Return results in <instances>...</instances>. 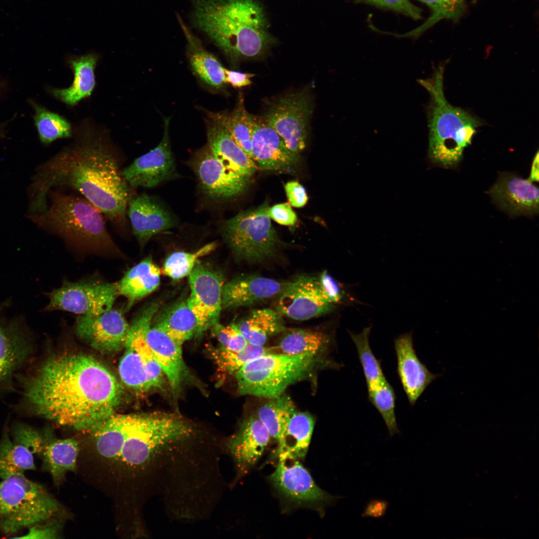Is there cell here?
I'll use <instances>...</instances> for the list:
<instances>
[{"label": "cell", "instance_id": "4", "mask_svg": "<svg viewBox=\"0 0 539 539\" xmlns=\"http://www.w3.org/2000/svg\"><path fill=\"white\" fill-rule=\"evenodd\" d=\"M92 432L99 455L133 467L148 461L166 444L189 437L193 429L176 413H114Z\"/></svg>", "mask_w": 539, "mask_h": 539}, {"label": "cell", "instance_id": "46", "mask_svg": "<svg viewBox=\"0 0 539 539\" xmlns=\"http://www.w3.org/2000/svg\"><path fill=\"white\" fill-rule=\"evenodd\" d=\"M318 278L326 299L334 305L339 303L344 298V292L338 283L326 271H323Z\"/></svg>", "mask_w": 539, "mask_h": 539}, {"label": "cell", "instance_id": "15", "mask_svg": "<svg viewBox=\"0 0 539 539\" xmlns=\"http://www.w3.org/2000/svg\"><path fill=\"white\" fill-rule=\"evenodd\" d=\"M169 118L164 119V134L159 144L123 168L122 175L132 188H153L178 176L169 135Z\"/></svg>", "mask_w": 539, "mask_h": 539}, {"label": "cell", "instance_id": "38", "mask_svg": "<svg viewBox=\"0 0 539 539\" xmlns=\"http://www.w3.org/2000/svg\"><path fill=\"white\" fill-rule=\"evenodd\" d=\"M271 353H277L275 347H267L248 343L245 348L238 351H231L220 346L214 349L211 355L221 371L234 375L251 361Z\"/></svg>", "mask_w": 539, "mask_h": 539}, {"label": "cell", "instance_id": "43", "mask_svg": "<svg viewBox=\"0 0 539 539\" xmlns=\"http://www.w3.org/2000/svg\"><path fill=\"white\" fill-rule=\"evenodd\" d=\"M431 10V15L419 27L404 34V36L419 35L442 19L458 20L463 14L466 0H418Z\"/></svg>", "mask_w": 539, "mask_h": 539}, {"label": "cell", "instance_id": "51", "mask_svg": "<svg viewBox=\"0 0 539 539\" xmlns=\"http://www.w3.org/2000/svg\"><path fill=\"white\" fill-rule=\"evenodd\" d=\"M226 83L230 84L235 88H241L249 86L252 83L251 78L255 75L250 73H242L224 68Z\"/></svg>", "mask_w": 539, "mask_h": 539}, {"label": "cell", "instance_id": "1", "mask_svg": "<svg viewBox=\"0 0 539 539\" xmlns=\"http://www.w3.org/2000/svg\"><path fill=\"white\" fill-rule=\"evenodd\" d=\"M16 376L22 415L93 431L114 413L122 389L114 375L96 359L79 354L50 356L30 362Z\"/></svg>", "mask_w": 539, "mask_h": 539}, {"label": "cell", "instance_id": "24", "mask_svg": "<svg viewBox=\"0 0 539 539\" xmlns=\"http://www.w3.org/2000/svg\"><path fill=\"white\" fill-rule=\"evenodd\" d=\"M397 373L410 404L414 405L426 388L439 376L430 372L414 349L412 333L402 334L394 340Z\"/></svg>", "mask_w": 539, "mask_h": 539}, {"label": "cell", "instance_id": "2", "mask_svg": "<svg viewBox=\"0 0 539 539\" xmlns=\"http://www.w3.org/2000/svg\"><path fill=\"white\" fill-rule=\"evenodd\" d=\"M73 136L72 143L38 168L34 183L35 206H46V196L52 187L69 188L127 236V205L135 189L122 175L123 155L104 131L83 127Z\"/></svg>", "mask_w": 539, "mask_h": 539}, {"label": "cell", "instance_id": "29", "mask_svg": "<svg viewBox=\"0 0 539 539\" xmlns=\"http://www.w3.org/2000/svg\"><path fill=\"white\" fill-rule=\"evenodd\" d=\"M152 324L181 345L200 336L197 318L187 300H179L160 311L158 309L152 318Z\"/></svg>", "mask_w": 539, "mask_h": 539}, {"label": "cell", "instance_id": "11", "mask_svg": "<svg viewBox=\"0 0 539 539\" xmlns=\"http://www.w3.org/2000/svg\"><path fill=\"white\" fill-rule=\"evenodd\" d=\"M49 299L43 312L63 310L80 315H92L112 308L119 295L118 282L97 278L77 281L64 280L61 286L44 292Z\"/></svg>", "mask_w": 539, "mask_h": 539}, {"label": "cell", "instance_id": "3", "mask_svg": "<svg viewBox=\"0 0 539 539\" xmlns=\"http://www.w3.org/2000/svg\"><path fill=\"white\" fill-rule=\"evenodd\" d=\"M194 27L232 61L259 57L275 43L262 6L256 0H189Z\"/></svg>", "mask_w": 539, "mask_h": 539}, {"label": "cell", "instance_id": "16", "mask_svg": "<svg viewBox=\"0 0 539 539\" xmlns=\"http://www.w3.org/2000/svg\"><path fill=\"white\" fill-rule=\"evenodd\" d=\"M124 309L111 308L92 315H79L74 330L77 336L98 351L110 353L124 347L129 323Z\"/></svg>", "mask_w": 539, "mask_h": 539}, {"label": "cell", "instance_id": "31", "mask_svg": "<svg viewBox=\"0 0 539 539\" xmlns=\"http://www.w3.org/2000/svg\"><path fill=\"white\" fill-rule=\"evenodd\" d=\"M177 18L187 40L188 55L193 70L207 84L218 88L223 86L226 83L224 67L203 46L179 15Z\"/></svg>", "mask_w": 539, "mask_h": 539}, {"label": "cell", "instance_id": "36", "mask_svg": "<svg viewBox=\"0 0 539 539\" xmlns=\"http://www.w3.org/2000/svg\"><path fill=\"white\" fill-rule=\"evenodd\" d=\"M270 399L259 408L257 416L270 436L279 444L290 417L296 411L294 403L287 395L282 394Z\"/></svg>", "mask_w": 539, "mask_h": 539}, {"label": "cell", "instance_id": "47", "mask_svg": "<svg viewBox=\"0 0 539 539\" xmlns=\"http://www.w3.org/2000/svg\"><path fill=\"white\" fill-rule=\"evenodd\" d=\"M268 214L270 219L284 226L294 225L297 221V216L288 203L278 204L270 207Z\"/></svg>", "mask_w": 539, "mask_h": 539}, {"label": "cell", "instance_id": "22", "mask_svg": "<svg viewBox=\"0 0 539 539\" xmlns=\"http://www.w3.org/2000/svg\"><path fill=\"white\" fill-rule=\"evenodd\" d=\"M146 339L176 397L185 383L193 381L183 358L182 345L152 322L147 328Z\"/></svg>", "mask_w": 539, "mask_h": 539}, {"label": "cell", "instance_id": "8", "mask_svg": "<svg viewBox=\"0 0 539 539\" xmlns=\"http://www.w3.org/2000/svg\"><path fill=\"white\" fill-rule=\"evenodd\" d=\"M317 359V354L310 353H271L260 356L234 374L238 391L245 395L277 397L290 385L309 375Z\"/></svg>", "mask_w": 539, "mask_h": 539}, {"label": "cell", "instance_id": "44", "mask_svg": "<svg viewBox=\"0 0 539 539\" xmlns=\"http://www.w3.org/2000/svg\"><path fill=\"white\" fill-rule=\"evenodd\" d=\"M212 328L214 334L220 343V347L225 349L238 351L245 348L249 343L236 323L223 325L219 322Z\"/></svg>", "mask_w": 539, "mask_h": 539}, {"label": "cell", "instance_id": "21", "mask_svg": "<svg viewBox=\"0 0 539 539\" xmlns=\"http://www.w3.org/2000/svg\"><path fill=\"white\" fill-rule=\"evenodd\" d=\"M493 201L511 216H532L539 213V189L514 173L500 174L488 191Z\"/></svg>", "mask_w": 539, "mask_h": 539}, {"label": "cell", "instance_id": "52", "mask_svg": "<svg viewBox=\"0 0 539 539\" xmlns=\"http://www.w3.org/2000/svg\"><path fill=\"white\" fill-rule=\"evenodd\" d=\"M539 156L538 151L533 159L530 177L528 178L532 182L539 181Z\"/></svg>", "mask_w": 539, "mask_h": 539}, {"label": "cell", "instance_id": "28", "mask_svg": "<svg viewBox=\"0 0 539 539\" xmlns=\"http://www.w3.org/2000/svg\"><path fill=\"white\" fill-rule=\"evenodd\" d=\"M160 273L159 267L150 257H147L124 273L118 285L119 295L127 300L125 312L159 287Z\"/></svg>", "mask_w": 539, "mask_h": 539}, {"label": "cell", "instance_id": "13", "mask_svg": "<svg viewBox=\"0 0 539 539\" xmlns=\"http://www.w3.org/2000/svg\"><path fill=\"white\" fill-rule=\"evenodd\" d=\"M187 164L195 173L200 190L218 202L236 198L249 188L252 178L238 174L223 165L208 145L196 151Z\"/></svg>", "mask_w": 539, "mask_h": 539}, {"label": "cell", "instance_id": "32", "mask_svg": "<svg viewBox=\"0 0 539 539\" xmlns=\"http://www.w3.org/2000/svg\"><path fill=\"white\" fill-rule=\"evenodd\" d=\"M314 426V420L310 415L296 411L288 422L275 455L279 459H303L308 450Z\"/></svg>", "mask_w": 539, "mask_h": 539}, {"label": "cell", "instance_id": "35", "mask_svg": "<svg viewBox=\"0 0 539 539\" xmlns=\"http://www.w3.org/2000/svg\"><path fill=\"white\" fill-rule=\"evenodd\" d=\"M284 331L278 345L275 346L277 353L317 354L324 350L331 341L330 335L321 331L303 329H290Z\"/></svg>", "mask_w": 539, "mask_h": 539}, {"label": "cell", "instance_id": "40", "mask_svg": "<svg viewBox=\"0 0 539 539\" xmlns=\"http://www.w3.org/2000/svg\"><path fill=\"white\" fill-rule=\"evenodd\" d=\"M216 114L236 143L253 160L251 140L254 116L241 104L231 115Z\"/></svg>", "mask_w": 539, "mask_h": 539}, {"label": "cell", "instance_id": "50", "mask_svg": "<svg viewBox=\"0 0 539 539\" xmlns=\"http://www.w3.org/2000/svg\"><path fill=\"white\" fill-rule=\"evenodd\" d=\"M389 505V503L385 500H371L366 505L361 516L363 518L380 519L385 515Z\"/></svg>", "mask_w": 539, "mask_h": 539}, {"label": "cell", "instance_id": "19", "mask_svg": "<svg viewBox=\"0 0 539 539\" xmlns=\"http://www.w3.org/2000/svg\"><path fill=\"white\" fill-rule=\"evenodd\" d=\"M126 215L132 232L141 247L155 235L178 225L176 216L154 197L134 193L130 198Z\"/></svg>", "mask_w": 539, "mask_h": 539}, {"label": "cell", "instance_id": "39", "mask_svg": "<svg viewBox=\"0 0 539 539\" xmlns=\"http://www.w3.org/2000/svg\"><path fill=\"white\" fill-rule=\"evenodd\" d=\"M368 398L377 409L391 437L400 433L395 413L396 396L387 380L367 386Z\"/></svg>", "mask_w": 539, "mask_h": 539}, {"label": "cell", "instance_id": "42", "mask_svg": "<svg viewBox=\"0 0 539 539\" xmlns=\"http://www.w3.org/2000/svg\"><path fill=\"white\" fill-rule=\"evenodd\" d=\"M217 246L216 242H212L195 252H174L166 260L163 271L165 274L174 279H179L189 275L199 259L214 251Z\"/></svg>", "mask_w": 539, "mask_h": 539}, {"label": "cell", "instance_id": "17", "mask_svg": "<svg viewBox=\"0 0 539 539\" xmlns=\"http://www.w3.org/2000/svg\"><path fill=\"white\" fill-rule=\"evenodd\" d=\"M335 305L323 295L318 278L299 276L289 282L279 295L276 310L297 320H305L331 312Z\"/></svg>", "mask_w": 539, "mask_h": 539}, {"label": "cell", "instance_id": "12", "mask_svg": "<svg viewBox=\"0 0 539 539\" xmlns=\"http://www.w3.org/2000/svg\"><path fill=\"white\" fill-rule=\"evenodd\" d=\"M312 109L311 96L303 90L279 98L261 118L280 136L291 151L299 155L306 146Z\"/></svg>", "mask_w": 539, "mask_h": 539}, {"label": "cell", "instance_id": "53", "mask_svg": "<svg viewBox=\"0 0 539 539\" xmlns=\"http://www.w3.org/2000/svg\"></svg>", "mask_w": 539, "mask_h": 539}, {"label": "cell", "instance_id": "41", "mask_svg": "<svg viewBox=\"0 0 539 539\" xmlns=\"http://www.w3.org/2000/svg\"><path fill=\"white\" fill-rule=\"evenodd\" d=\"M371 328V326L366 327L359 333L348 331L355 345L367 386L386 380L381 364L374 356L370 346L369 337Z\"/></svg>", "mask_w": 539, "mask_h": 539}, {"label": "cell", "instance_id": "30", "mask_svg": "<svg viewBox=\"0 0 539 539\" xmlns=\"http://www.w3.org/2000/svg\"><path fill=\"white\" fill-rule=\"evenodd\" d=\"M98 59L96 53H90L71 57L68 63L73 70L74 79L67 88H51L50 92L57 99L73 106L91 95L95 84L94 69Z\"/></svg>", "mask_w": 539, "mask_h": 539}, {"label": "cell", "instance_id": "9", "mask_svg": "<svg viewBox=\"0 0 539 539\" xmlns=\"http://www.w3.org/2000/svg\"><path fill=\"white\" fill-rule=\"evenodd\" d=\"M267 202L242 211L223 222V240L240 260L260 262L271 257L280 244L268 214Z\"/></svg>", "mask_w": 539, "mask_h": 539}, {"label": "cell", "instance_id": "49", "mask_svg": "<svg viewBox=\"0 0 539 539\" xmlns=\"http://www.w3.org/2000/svg\"><path fill=\"white\" fill-rule=\"evenodd\" d=\"M289 203L292 207L300 208L307 203L308 198L304 188L297 181H290L284 185Z\"/></svg>", "mask_w": 539, "mask_h": 539}, {"label": "cell", "instance_id": "6", "mask_svg": "<svg viewBox=\"0 0 539 539\" xmlns=\"http://www.w3.org/2000/svg\"><path fill=\"white\" fill-rule=\"evenodd\" d=\"M444 69L445 64H441L431 77L417 81L430 95L427 108L428 158L436 166L452 168L462 160L465 149L471 144L477 128L482 123L469 112L448 102L443 89Z\"/></svg>", "mask_w": 539, "mask_h": 539}, {"label": "cell", "instance_id": "33", "mask_svg": "<svg viewBox=\"0 0 539 539\" xmlns=\"http://www.w3.org/2000/svg\"><path fill=\"white\" fill-rule=\"evenodd\" d=\"M282 315L271 309H256L236 324L249 343L263 346L270 338L285 330Z\"/></svg>", "mask_w": 539, "mask_h": 539}, {"label": "cell", "instance_id": "26", "mask_svg": "<svg viewBox=\"0 0 539 539\" xmlns=\"http://www.w3.org/2000/svg\"><path fill=\"white\" fill-rule=\"evenodd\" d=\"M207 139L208 146L223 165L238 174L252 177L257 165L236 143L216 114L208 122Z\"/></svg>", "mask_w": 539, "mask_h": 539}, {"label": "cell", "instance_id": "25", "mask_svg": "<svg viewBox=\"0 0 539 539\" xmlns=\"http://www.w3.org/2000/svg\"><path fill=\"white\" fill-rule=\"evenodd\" d=\"M270 434L257 415L245 419L238 431L229 439L228 449L240 471L253 467L262 456L270 439Z\"/></svg>", "mask_w": 539, "mask_h": 539}, {"label": "cell", "instance_id": "10", "mask_svg": "<svg viewBox=\"0 0 539 539\" xmlns=\"http://www.w3.org/2000/svg\"><path fill=\"white\" fill-rule=\"evenodd\" d=\"M10 300L0 302V395L15 390L16 376L32 361L36 349L34 335L23 316H6Z\"/></svg>", "mask_w": 539, "mask_h": 539}, {"label": "cell", "instance_id": "14", "mask_svg": "<svg viewBox=\"0 0 539 539\" xmlns=\"http://www.w3.org/2000/svg\"><path fill=\"white\" fill-rule=\"evenodd\" d=\"M188 276L190 294L186 300L201 335L219 323L224 283L218 272L198 263Z\"/></svg>", "mask_w": 539, "mask_h": 539}, {"label": "cell", "instance_id": "5", "mask_svg": "<svg viewBox=\"0 0 539 539\" xmlns=\"http://www.w3.org/2000/svg\"><path fill=\"white\" fill-rule=\"evenodd\" d=\"M50 203L32 216L43 229L80 254L125 259L109 233L102 213L84 198L50 190Z\"/></svg>", "mask_w": 539, "mask_h": 539}, {"label": "cell", "instance_id": "23", "mask_svg": "<svg viewBox=\"0 0 539 539\" xmlns=\"http://www.w3.org/2000/svg\"><path fill=\"white\" fill-rule=\"evenodd\" d=\"M289 282L256 274L241 275L224 284L222 308L248 306L279 295Z\"/></svg>", "mask_w": 539, "mask_h": 539}, {"label": "cell", "instance_id": "37", "mask_svg": "<svg viewBox=\"0 0 539 539\" xmlns=\"http://www.w3.org/2000/svg\"><path fill=\"white\" fill-rule=\"evenodd\" d=\"M34 110V121L40 140L48 144L59 138L73 136L70 123L60 115L31 101Z\"/></svg>", "mask_w": 539, "mask_h": 539}, {"label": "cell", "instance_id": "48", "mask_svg": "<svg viewBox=\"0 0 539 539\" xmlns=\"http://www.w3.org/2000/svg\"><path fill=\"white\" fill-rule=\"evenodd\" d=\"M22 537L16 538L24 539H52L57 538L58 535L59 525L56 522L50 521L32 526Z\"/></svg>", "mask_w": 539, "mask_h": 539}, {"label": "cell", "instance_id": "7", "mask_svg": "<svg viewBox=\"0 0 539 539\" xmlns=\"http://www.w3.org/2000/svg\"><path fill=\"white\" fill-rule=\"evenodd\" d=\"M57 501L41 485L24 474L0 480V533L14 535L36 525L52 521L60 514Z\"/></svg>", "mask_w": 539, "mask_h": 539}, {"label": "cell", "instance_id": "20", "mask_svg": "<svg viewBox=\"0 0 539 539\" xmlns=\"http://www.w3.org/2000/svg\"><path fill=\"white\" fill-rule=\"evenodd\" d=\"M251 146L253 160L262 169L288 172L299 164V155L291 151L280 136L261 118L255 116Z\"/></svg>", "mask_w": 539, "mask_h": 539}, {"label": "cell", "instance_id": "18", "mask_svg": "<svg viewBox=\"0 0 539 539\" xmlns=\"http://www.w3.org/2000/svg\"><path fill=\"white\" fill-rule=\"evenodd\" d=\"M269 480L281 495L296 503L330 504L340 498L318 487L297 460L279 459Z\"/></svg>", "mask_w": 539, "mask_h": 539}, {"label": "cell", "instance_id": "27", "mask_svg": "<svg viewBox=\"0 0 539 539\" xmlns=\"http://www.w3.org/2000/svg\"><path fill=\"white\" fill-rule=\"evenodd\" d=\"M79 450L75 440L57 439L51 431L44 429L41 430L40 444L35 454L41 459L43 469L57 485L67 472L75 471Z\"/></svg>", "mask_w": 539, "mask_h": 539}, {"label": "cell", "instance_id": "45", "mask_svg": "<svg viewBox=\"0 0 539 539\" xmlns=\"http://www.w3.org/2000/svg\"><path fill=\"white\" fill-rule=\"evenodd\" d=\"M378 6L390 8L409 16L415 19L422 17L421 10L409 0H357Z\"/></svg>", "mask_w": 539, "mask_h": 539}, {"label": "cell", "instance_id": "34", "mask_svg": "<svg viewBox=\"0 0 539 539\" xmlns=\"http://www.w3.org/2000/svg\"><path fill=\"white\" fill-rule=\"evenodd\" d=\"M6 419L0 439V478L24 474L27 470H35L33 454L25 446L11 439Z\"/></svg>", "mask_w": 539, "mask_h": 539}]
</instances>
